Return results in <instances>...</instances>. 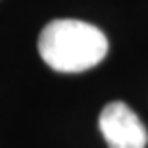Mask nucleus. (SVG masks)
I'll use <instances>...</instances> for the list:
<instances>
[{
	"instance_id": "1",
	"label": "nucleus",
	"mask_w": 148,
	"mask_h": 148,
	"mask_svg": "<svg viewBox=\"0 0 148 148\" xmlns=\"http://www.w3.org/2000/svg\"><path fill=\"white\" fill-rule=\"evenodd\" d=\"M38 54L60 73H81L108 54V38L96 25L81 19H52L38 35Z\"/></svg>"
},
{
	"instance_id": "2",
	"label": "nucleus",
	"mask_w": 148,
	"mask_h": 148,
	"mask_svg": "<svg viewBox=\"0 0 148 148\" xmlns=\"http://www.w3.org/2000/svg\"><path fill=\"white\" fill-rule=\"evenodd\" d=\"M98 127L108 148H146L148 133L138 115L125 102H110L98 117Z\"/></svg>"
}]
</instances>
